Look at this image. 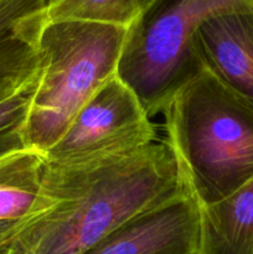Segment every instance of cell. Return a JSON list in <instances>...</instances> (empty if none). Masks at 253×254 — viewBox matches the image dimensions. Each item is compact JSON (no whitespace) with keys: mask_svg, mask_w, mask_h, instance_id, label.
<instances>
[{"mask_svg":"<svg viewBox=\"0 0 253 254\" xmlns=\"http://www.w3.org/2000/svg\"><path fill=\"white\" fill-rule=\"evenodd\" d=\"M128 27L47 21L39 42L40 77L24 127L25 145L44 155L82 107L117 74Z\"/></svg>","mask_w":253,"mask_h":254,"instance_id":"3957f363","label":"cell"},{"mask_svg":"<svg viewBox=\"0 0 253 254\" xmlns=\"http://www.w3.org/2000/svg\"><path fill=\"white\" fill-rule=\"evenodd\" d=\"M200 210L189 191L134 216L83 254H197Z\"/></svg>","mask_w":253,"mask_h":254,"instance_id":"8992f818","label":"cell"},{"mask_svg":"<svg viewBox=\"0 0 253 254\" xmlns=\"http://www.w3.org/2000/svg\"><path fill=\"white\" fill-rule=\"evenodd\" d=\"M0 254H22L20 252L19 248L14 245V242L9 246H5V247L0 248Z\"/></svg>","mask_w":253,"mask_h":254,"instance_id":"5bb4252c","label":"cell"},{"mask_svg":"<svg viewBox=\"0 0 253 254\" xmlns=\"http://www.w3.org/2000/svg\"><path fill=\"white\" fill-rule=\"evenodd\" d=\"M185 191L166 141L88 165L44 159L40 210L14 245L22 254H83L131 217Z\"/></svg>","mask_w":253,"mask_h":254,"instance_id":"6da1fadb","label":"cell"},{"mask_svg":"<svg viewBox=\"0 0 253 254\" xmlns=\"http://www.w3.org/2000/svg\"><path fill=\"white\" fill-rule=\"evenodd\" d=\"M155 138L139 99L116 74L82 107L44 159L54 165H88L133 153Z\"/></svg>","mask_w":253,"mask_h":254,"instance_id":"5b68a950","label":"cell"},{"mask_svg":"<svg viewBox=\"0 0 253 254\" xmlns=\"http://www.w3.org/2000/svg\"><path fill=\"white\" fill-rule=\"evenodd\" d=\"M15 93H17V92H12V91H9V89H1V88H0V102L5 101V99H7L9 97L14 96Z\"/></svg>","mask_w":253,"mask_h":254,"instance_id":"9a60e30c","label":"cell"},{"mask_svg":"<svg viewBox=\"0 0 253 254\" xmlns=\"http://www.w3.org/2000/svg\"><path fill=\"white\" fill-rule=\"evenodd\" d=\"M39 77L14 96L0 102V159L27 149L24 127Z\"/></svg>","mask_w":253,"mask_h":254,"instance_id":"7c38bea8","label":"cell"},{"mask_svg":"<svg viewBox=\"0 0 253 254\" xmlns=\"http://www.w3.org/2000/svg\"><path fill=\"white\" fill-rule=\"evenodd\" d=\"M253 9V0H156L128 27L117 76L149 118L163 113L183 84L202 71L192 39L207 17Z\"/></svg>","mask_w":253,"mask_h":254,"instance_id":"277c9868","label":"cell"},{"mask_svg":"<svg viewBox=\"0 0 253 254\" xmlns=\"http://www.w3.org/2000/svg\"><path fill=\"white\" fill-rule=\"evenodd\" d=\"M20 230L21 228L19 227L0 225V248L11 245L15 241V238H16L17 233L20 232Z\"/></svg>","mask_w":253,"mask_h":254,"instance_id":"4fadbf2b","label":"cell"},{"mask_svg":"<svg viewBox=\"0 0 253 254\" xmlns=\"http://www.w3.org/2000/svg\"><path fill=\"white\" fill-rule=\"evenodd\" d=\"M192 46L203 69L253 104V9L205 19L193 34Z\"/></svg>","mask_w":253,"mask_h":254,"instance_id":"52a82bcc","label":"cell"},{"mask_svg":"<svg viewBox=\"0 0 253 254\" xmlns=\"http://www.w3.org/2000/svg\"><path fill=\"white\" fill-rule=\"evenodd\" d=\"M168 145L198 207L211 206L253 178V104L202 69L163 112Z\"/></svg>","mask_w":253,"mask_h":254,"instance_id":"7a4b0ae2","label":"cell"},{"mask_svg":"<svg viewBox=\"0 0 253 254\" xmlns=\"http://www.w3.org/2000/svg\"><path fill=\"white\" fill-rule=\"evenodd\" d=\"M200 210L197 254H253V178Z\"/></svg>","mask_w":253,"mask_h":254,"instance_id":"9c48e42d","label":"cell"},{"mask_svg":"<svg viewBox=\"0 0 253 254\" xmlns=\"http://www.w3.org/2000/svg\"><path fill=\"white\" fill-rule=\"evenodd\" d=\"M42 165L29 149L0 159V225L22 228L39 211Z\"/></svg>","mask_w":253,"mask_h":254,"instance_id":"30bf717a","label":"cell"},{"mask_svg":"<svg viewBox=\"0 0 253 254\" xmlns=\"http://www.w3.org/2000/svg\"><path fill=\"white\" fill-rule=\"evenodd\" d=\"M156 0H47V21L102 22L129 27Z\"/></svg>","mask_w":253,"mask_h":254,"instance_id":"8fae6325","label":"cell"},{"mask_svg":"<svg viewBox=\"0 0 253 254\" xmlns=\"http://www.w3.org/2000/svg\"><path fill=\"white\" fill-rule=\"evenodd\" d=\"M47 0H0V88L19 92L39 77Z\"/></svg>","mask_w":253,"mask_h":254,"instance_id":"ba28073f","label":"cell"}]
</instances>
